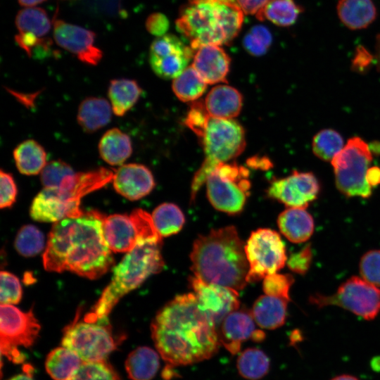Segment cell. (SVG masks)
<instances>
[{
    "label": "cell",
    "mask_w": 380,
    "mask_h": 380,
    "mask_svg": "<svg viewBox=\"0 0 380 380\" xmlns=\"http://www.w3.org/2000/svg\"><path fill=\"white\" fill-rule=\"evenodd\" d=\"M367 182L371 187L380 184V167L378 166L370 167L367 172Z\"/></svg>",
    "instance_id": "cell-50"
},
{
    "label": "cell",
    "mask_w": 380,
    "mask_h": 380,
    "mask_svg": "<svg viewBox=\"0 0 380 380\" xmlns=\"http://www.w3.org/2000/svg\"><path fill=\"white\" fill-rule=\"evenodd\" d=\"M75 172L66 163L57 160L48 163L41 172L40 179L44 187L60 188Z\"/></svg>",
    "instance_id": "cell-41"
},
{
    "label": "cell",
    "mask_w": 380,
    "mask_h": 380,
    "mask_svg": "<svg viewBox=\"0 0 380 380\" xmlns=\"http://www.w3.org/2000/svg\"><path fill=\"white\" fill-rule=\"evenodd\" d=\"M277 224L281 234L296 243L308 241L315 227L312 215L303 208L286 209L279 215Z\"/></svg>",
    "instance_id": "cell-23"
},
{
    "label": "cell",
    "mask_w": 380,
    "mask_h": 380,
    "mask_svg": "<svg viewBox=\"0 0 380 380\" xmlns=\"http://www.w3.org/2000/svg\"><path fill=\"white\" fill-rule=\"evenodd\" d=\"M344 146L342 136L333 129L320 130L314 136L312 141L313 153L324 161H331Z\"/></svg>",
    "instance_id": "cell-37"
},
{
    "label": "cell",
    "mask_w": 380,
    "mask_h": 380,
    "mask_svg": "<svg viewBox=\"0 0 380 380\" xmlns=\"http://www.w3.org/2000/svg\"><path fill=\"white\" fill-rule=\"evenodd\" d=\"M102 227L106 243L115 253L129 251L141 238L162 239L151 215L142 209L134 210L129 215L103 216Z\"/></svg>",
    "instance_id": "cell-11"
},
{
    "label": "cell",
    "mask_w": 380,
    "mask_h": 380,
    "mask_svg": "<svg viewBox=\"0 0 380 380\" xmlns=\"http://www.w3.org/2000/svg\"><path fill=\"white\" fill-rule=\"evenodd\" d=\"M162 239H139L114 267L110 282L84 318L95 320L108 317L124 296L138 288L151 275L162 270Z\"/></svg>",
    "instance_id": "cell-4"
},
{
    "label": "cell",
    "mask_w": 380,
    "mask_h": 380,
    "mask_svg": "<svg viewBox=\"0 0 380 380\" xmlns=\"http://www.w3.org/2000/svg\"><path fill=\"white\" fill-rule=\"evenodd\" d=\"M14 245L18 253L23 256L32 257L44 249V236L35 226L26 224L18 231Z\"/></svg>",
    "instance_id": "cell-38"
},
{
    "label": "cell",
    "mask_w": 380,
    "mask_h": 380,
    "mask_svg": "<svg viewBox=\"0 0 380 380\" xmlns=\"http://www.w3.org/2000/svg\"><path fill=\"white\" fill-rule=\"evenodd\" d=\"M108 317L100 319H75L63 331L62 346L75 353L83 362L103 361L116 349Z\"/></svg>",
    "instance_id": "cell-8"
},
{
    "label": "cell",
    "mask_w": 380,
    "mask_h": 380,
    "mask_svg": "<svg viewBox=\"0 0 380 380\" xmlns=\"http://www.w3.org/2000/svg\"><path fill=\"white\" fill-rule=\"evenodd\" d=\"M294 279L289 274L274 273L263 279L262 289L266 295L290 300L289 290Z\"/></svg>",
    "instance_id": "cell-42"
},
{
    "label": "cell",
    "mask_w": 380,
    "mask_h": 380,
    "mask_svg": "<svg viewBox=\"0 0 380 380\" xmlns=\"http://www.w3.org/2000/svg\"><path fill=\"white\" fill-rule=\"evenodd\" d=\"M231 59L217 45H205L197 49L192 66L207 84L225 82Z\"/></svg>",
    "instance_id": "cell-21"
},
{
    "label": "cell",
    "mask_w": 380,
    "mask_h": 380,
    "mask_svg": "<svg viewBox=\"0 0 380 380\" xmlns=\"http://www.w3.org/2000/svg\"><path fill=\"white\" fill-rule=\"evenodd\" d=\"M214 319L194 293L178 295L152 321V339L170 366L198 363L215 355L220 344Z\"/></svg>",
    "instance_id": "cell-1"
},
{
    "label": "cell",
    "mask_w": 380,
    "mask_h": 380,
    "mask_svg": "<svg viewBox=\"0 0 380 380\" xmlns=\"http://www.w3.org/2000/svg\"><path fill=\"white\" fill-rule=\"evenodd\" d=\"M147 31L157 37L167 34L170 27L167 18L161 13H153L148 16L146 20Z\"/></svg>",
    "instance_id": "cell-48"
},
{
    "label": "cell",
    "mask_w": 380,
    "mask_h": 380,
    "mask_svg": "<svg viewBox=\"0 0 380 380\" xmlns=\"http://www.w3.org/2000/svg\"><path fill=\"white\" fill-rule=\"evenodd\" d=\"M112 111L110 103L106 99L88 97L80 104L77 118L82 129L91 133L103 127L110 121Z\"/></svg>",
    "instance_id": "cell-26"
},
{
    "label": "cell",
    "mask_w": 380,
    "mask_h": 380,
    "mask_svg": "<svg viewBox=\"0 0 380 380\" xmlns=\"http://www.w3.org/2000/svg\"><path fill=\"white\" fill-rule=\"evenodd\" d=\"M251 311L238 308L231 312L220 322L218 331L220 344L234 355L239 352L242 342L248 339L262 341L265 334L257 329Z\"/></svg>",
    "instance_id": "cell-19"
},
{
    "label": "cell",
    "mask_w": 380,
    "mask_h": 380,
    "mask_svg": "<svg viewBox=\"0 0 380 380\" xmlns=\"http://www.w3.org/2000/svg\"><path fill=\"white\" fill-rule=\"evenodd\" d=\"M0 177V207L1 208H10L16 200L17 186L11 174L1 170Z\"/></svg>",
    "instance_id": "cell-46"
},
{
    "label": "cell",
    "mask_w": 380,
    "mask_h": 380,
    "mask_svg": "<svg viewBox=\"0 0 380 380\" xmlns=\"http://www.w3.org/2000/svg\"><path fill=\"white\" fill-rule=\"evenodd\" d=\"M303 8L294 0H269L255 15L259 20H267L279 27L293 25Z\"/></svg>",
    "instance_id": "cell-32"
},
{
    "label": "cell",
    "mask_w": 380,
    "mask_h": 380,
    "mask_svg": "<svg viewBox=\"0 0 380 380\" xmlns=\"http://www.w3.org/2000/svg\"><path fill=\"white\" fill-rule=\"evenodd\" d=\"M360 273L367 282L380 286V250H372L362 255Z\"/></svg>",
    "instance_id": "cell-44"
},
{
    "label": "cell",
    "mask_w": 380,
    "mask_h": 380,
    "mask_svg": "<svg viewBox=\"0 0 380 380\" xmlns=\"http://www.w3.org/2000/svg\"><path fill=\"white\" fill-rule=\"evenodd\" d=\"M172 87L179 100L189 102L200 98L205 91L207 84L191 65L173 79Z\"/></svg>",
    "instance_id": "cell-36"
},
{
    "label": "cell",
    "mask_w": 380,
    "mask_h": 380,
    "mask_svg": "<svg viewBox=\"0 0 380 380\" xmlns=\"http://www.w3.org/2000/svg\"><path fill=\"white\" fill-rule=\"evenodd\" d=\"M269 0H236L244 14H256Z\"/></svg>",
    "instance_id": "cell-49"
},
{
    "label": "cell",
    "mask_w": 380,
    "mask_h": 380,
    "mask_svg": "<svg viewBox=\"0 0 380 380\" xmlns=\"http://www.w3.org/2000/svg\"><path fill=\"white\" fill-rule=\"evenodd\" d=\"M18 33L38 39L47 38L53 23L46 12L39 7H25L18 11L15 20Z\"/></svg>",
    "instance_id": "cell-31"
},
{
    "label": "cell",
    "mask_w": 380,
    "mask_h": 380,
    "mask_svg": "<svg viewBox=\"0 0 380 380\" xmlns=\"http://www.w3.org/2000/svg\"><path fill=\"white\" fill-rule=\"evenodd\" d=\"M372 161V151L365 140L359 137L348 139L331 161L338 190L347 197H370L372 187L366 177Z\"/></svg>",
    "instance_id": "cell-7"
},
{
    "label": "cell",
    "mask_w": 380,
    "mask_h": 380,
    "mask_svg": "<svg viewBox=\"0 0 380 380\" xmlns=\"http://www.w3.org/2000/svg\"><path fill=\"white\" fill-rule=\"evenodd\" d=\"M68 380H120L113 368L106 361L83 362Z\"/></svg>",
    "instance_id": "cell-39"
},
{
    "label": "cell",
    "mask_w": 380,
    "mask_h": 380,
    "mask_svg": "<svg viewBox=\"0 0 380 380\" xmlns=\"http://www.w3.org/2000/svg\"><path fill=\"white\" fill-rule=\"evenodd\" d=\"M189 1L190 3L210 1H222V2H229V3L236 4V0H189Z\"/></svg>",
    "instance_id": "cell-55"
},
{
    "label": "cell",
    "mask_w": 380,
    "mask_h": 380,
    "mask_svg": "<svg viewBox=\"0 0 380 380\" xmlns=\"http://www.w3.org/2000/svg\"><path fill=\"white\" fill-rule=\"evenodd\" d=\"M8 380H34V379H32V376L30 374L25 373V374H18L9 379Z\"/></svg>",
    "instance_id": "cell-54"
},
{
    "label": "cell",
    "mask_w": 380,
    "mask_h": 380,
    "mask_svg": "<svg viewBox=\"0 0 380 380\" xmlns=\"http://www.w3.org/2000/svg\"><path fill=\"white\" fill-rule=\"evenodd\" d=\"M190 258L194 275L205 282L236 291L248 283L245 244L234 226L199 236L193 243Z\"/></svg>",
    "instance_id": "cell-3"
},
{
    "label": "cell",
    "mask_w": 380,
    "mask_h": 380,
    "mask_svg": "<svg viewBox=\"0 0 380 380\" xmlns=\"http://www.w3.org/2000/svg\"><path fill=\"white\" fill-rule=\"evenodd\" d=\"M160 354L153 349L141 346L132 351L125 361V369L132 380H151L160 367Z\"/></svg>",
    "instance_id": "cell-28"
},
{
    "label": "cell",
    "mask_w": 380,
    "mask_h": 380,
    "mask_svg": "<svg viewBox=\"0 0 380 380\" xmlns=\"http://www.w3.org/2000/svg\"><path fill=\"white\" fill-rule=\"evenodd\" d=\"M194 51L178 37L165 34L151 43L149 63L154 73L160 78L174 79L187 68L194 56Z\"/></svg>",
    "instance_id": "cell-14"
},
{
    "label": "cell",
    "mask_w": 380,
    "mask_h": 380,
    "mask_svg": "<svg viewBox=\"0 0 380 380\" xmlns=\"http://www.w3.org/2000/svg\"><path fill=\"white\" fill-rule=\"evenodd\" d=\"M210 116L206 110L204 103L195 102L191 106L186 119V125L198 137L203 132Z\"/></svg>",
    "instance_id": "cell-45"
},
{
    "label": "cell",
    "mask_w": 380,
    "mask_h": 380,
    "mask_svg": "<svg viewBox=\"0 0 380 380\" xmlns=\"http://www.w3.org/2000/svg\"><path fill=\"white\" fill-rule=\"evenodd\" d=\"M312 260V249L310 245L308 244L299 251L292 253L286 262L291 271L303 275L308 271Z\"/></svg>",
    "instance_id": "cell-47"
},
{
    "label": "cell",
    "mask_w": 380,
    "mask_h": 380,
    "mask_svg": "<svg viewBox=\"0 0 380 380\" xmlns=\"http://www.w3.org/2000/svg\"><path fill=\"white\" fill-rule=\"evenodd\" d=\"M13 158L17 169L25 175L41 173L47 164L44 148L33 139L25 140L18 144L13 151Z\"/></svg>",
    "instance_id": "cell-30"
},
{
    "label": "cell",
    "mask_w": 380,
    "mask_h": 380,
    "mask_svg": "<svg viewBox=\"0 0 380 380\" xmlns=\"http://www.w3.org/2000/svg\"><path fill=\"white\" fill-rule=\"evenodd\" d=\"M245 252L249 265L248 283L277 272L287 261L285 245L280 235L271 229L253 232L245 244Z\"/></svg>",
    "instance_id": "cell-13"
},
{
    "label": "cell",
    "mask_w": 380,
    "mask_h": 380,
    "mask_svg": "<svg viewBox=\"0 0 380 380\" xmlns=\"http://www.w3.org/2000/svg\"><path fill=\"white\" fill-rule=\"evenodd\" d=\"M336 10L341 23L353 30L367 27L377 14L372 0H339Z\"/></svg>",
    "instance_id": "cell-25"
},
{
    "label": "cell",
    "mask_w": 380,
    "mask_h": 380,
    "mask_svg": "<svg viewBox=\"0 0 380 380\" xmlns=\"http://www.w3.org/2000/svg\"><path fill=\"white\" fill-rule=\"evenodd\" d=\"M1 305H15L22 298V288L16 276L6 271L0 273Z\"/></svg>",
    "instance_id": "cell-43"
},
{
    "label": "cell",
    "mask_w": 380,
    "mask_h": 380,
    "mask_svg": "<svg viewBox=\"0 0 380 380\" xmlns=\"http://www.w3.org/2000/svg\"><path fill=\"white\" fill-rule=\"evenodd\" d=\"M288 300L269 295L260 296L251 310L255 323L261 328L275 329L281 327L287 314Z\"/></svg>",
    "instance_id": "cell-24"
},
{
    "label": "cell",
    "mask_w": 380,
    "mask_h": 380,
    "mask_svg": "<svg viewBox=\"0 0 380 380\" xmlns=\"http://www.w3.org/2000/svg\"><path fill=\"white\" fill-rule=\"evenodd\" d=\"M198 137L202 141L205 158L191 183L192 201L209 174L219 165L239 156L246 146L244 129L234 119L210 117Z\"/></svg>",
    "instance_id": "cell-6"
},
{
    "label": "cell",
    "mask_w": 380,
    "mask_h": 380,
    "mask_svg": "<svg viewBox=\"0 0 380 380\" xmlns=\"http://www.w3.org/2000/svg\"><path fill=\"white\" fill-rule=\"evenodd\" d=\"M272 43V35L268 28L262 25L252 27L243 39V46L254 56L265 55Z\"/></svg>",
    "instance_id": "cell-40"
},
{
    "label": "cell",
    "mask_w": 380,
    "mask_h": 380,
    "mask_svg": "<svg viewBox=\"0 0 380 380\" xmlns=\"http://www.w3.org/2000/svg\"><path fill=\"white\" fill-rule=\"evenodd\" d=\"M242 96L235 88L227 84L214 87L205 99V107L212 118L233 119L241 112Z\"/></svg>",
    "instance_id": "cell-22"
},
{
    "label": "cell",
    "mask_w": 380,
    "mask_h": 380,
    "mask_svg": "<svg viewBox=\"0 0 380 380\" xmlns=\"http://www.w3.org/2000/svg\"><path fill=\"white\" fill-rule=\"evenodd\" d=\"M248 177V169L235 163H226L217 166L205 182L211 205L229 215L239 214L249 195Z\"/></svg>",
    "instance_id": "cell-9"
},
{
    "label": "cell",
    "mask_w": 380,
    "mask_h": 380,
    "mask_svg": "<svg viewBox=\"0 0 380 380\" xmlns=\"http://www.w3.org/2000/svg\"><path fill=\"white\" fill-rule=\"evenodd\" d=\"M83 361L73 351L61 346L51 350L46 357L45 367L54 380H68Z\"/></svg>",
    "instance_id": "cell-33"
},
{
    "label": "cell",
    "mask_w": 380,
    "mask_h": 380,
    "mask_svg": "<svg viewBox=\"0 0 380 380\" xmlns=\"http://www.w3.org/2000/svg\"><path fill=\"white\" fill-rule=\"evenodd\" d=\"M189 283L199 305L212 316L216 324L239 308L236 290L205 282L194 275L190 277Z\"/></svg>",
    "instance_id": "cell-18"
},
{
    "label": "cell",
    "mask_w": 380,
    "mask_h": 380,
    "mask_svg": "<svg viewBox=\"0 0 380 380\" xmlns=\"http://www.w3.org/2000/svg\"><path fill=\"white\" fill-rule=\"evenodd\" d=\"M270 361L267 355L256 348H246L238 356L236 368L241 376L248 380H259L269 372Z\"/></svg>",
    "instance_id": "cell-34"
},
{
    "label": "cell",
    "mask_w": 380,
    "mask_h": 380,
    "mask_svg": "<svg viewBox=\"0 0 380 380\" xmlns=\"http://www.w3.org/2000/svg\"><path fill=\"white\" fill-rule=\"evenodd\" d=\"M112 180L115 191L130 201L147 196L156 184L151 170L139 163L120 165L113 173Z\"/></svg>",
    "instance_id": "cell-20"
},
{
    "label": "cell",
    "mask_w": 380,
    "mask_h": 380,
    "mask_svg": "<svg viewBox=\"0 0 380 380\" xmlns=\"http://www.w3.org/2000/svg\"><path fill=\"white\" fill-rule=\"evenodd\" d=\"M309 300L318 308L336 305L367 320L374 319L380 312V289L357 277L348 279L332 295L315 293Z\"/></svg>",
    "instance_id": "cell-10"
},
{
    "label": "cell",
    "mask_w": 380,
    "mask_h": 380,
    "mask_svg": "<svg viewBox=\"0 0 380 380\" xmlns=\"http://www.w3.org/2000/svg\"><path fill=\"white\" fill-rule=\"evenodd\" d=\"M45 1L46 0H18V2L24 7H33Z\"/></svg>",
    "instance_id": "cell-52"
},
{
    "label": "cell",
    "mask_w": 380,
    "mask_h": 380,
    "mask_svg": "<svg viewBox=\"0 0 380 380\" xmlns=\"http://www.w3.org/2000/svg\"><path fill=\"white\" fill-rule=\"evenodd\" d=\"M319 191L320 184L313 173L295 170L286 177L272 181L267 194L289 208H306L317 199Z\"/></svg>",
    "instance_id": "cell-15"
},
{
    "label": "cell",
    "mask_w": 380,
    "mask_h": 380,
    "mask_svg": "<svg viewBox=\"0 0 380 380\" xmlns=\"http://www.w3.org/2000/svg\"><path fill=\"white\" fill-rule=\"evenodd\" d=\"M375 64L377 70L380 72V33L376 35L374 53Z\"/></svg>",
    "instance_id": "cell-51"
},
{
    "label": "cell",
    "mask_w": 380,
    "mask_h": 380,
    "mask_svg": "<svg viewBox=\"0 0 380 380\" xmlns=\"http://www.w3.org/2000/svg\"><path fill=\"white\" fill-rule=\"evenodd\" d=\"M153 224L162 237L179 232L185 222L183 212L175 204L164 203L159 205L151 215Z\"/></svg>",
    "instance_id": "cell-35"
},
{
    "label": "cell",
    "mask_w": 380,
    "mask_h": 380,
    "mask_svg": "<svg viewBox=\"0 0 380 380\" xmlns=\"http://www.w3.org/2000/svg\"><path fill=\"white\" fill-rule=\"evenodd\" d=\"M141 94V89L135 80H112L108 95L113 113L117 116H123L137 102Z\"/></svg>",
    "instance_id": "cell-29"
},
{
    "label": "cell",
    "mask_w": 380,
    "mask_h": 380,
    "mask_svg": "<svg viewBox=\"0 0 380 380\" xmlns=\"http://www.w3.org/2000/svg\"><path fill=\"white\" fill-rule=\"evenodd\" d=\"M40 324L32 310L23 312L13 305L0 307V348L1 355L15 363L25 356L19 347L29 348L37 338Z\"/></svg>",
    "instance_id": "cell-12"
},
{
    "label": "cell",
    "mask_w": 380,
    "mask_h": 380,
    "mask_svg": "<svg viewBox=\"0 0 380 380\" xmlns=\"http://www.w3.org/2000/svg\"><path fill=\"white\" fill-rule=\"evenodd\" d=\"M103 216L92 210L55 222L42 257L44 269L70 271L90 279L106 273L114 260L103 236Z\"/></svg>",
    "instance_id": "cell-2"
},
{
    "label": "cell",
    "mask_w": 380,
    "mask_h": 380,
    "mask_svg": "<svg viewBox=\"0 0 380 380\" xmlns=\"http://www.w3.org/2000/svg\"><path fill=\"white\" fill-rule=\"evenodd\" d=\"M243 14L234 3H189L182 10L176 27L194 50L205 45L229 44L241 30Z\"/></svg>",
    "instance_id": "cell-5"
},
{
    "label": "cell",
    "mask_w": 380,
    "mask_h": 380,
    "mask_svg": "<svg viewBox=\"0 0 380 380\" xmlns=\"http://www.w3.org/2000/svg\"><path fill=\"white\" fill-rule=\"evenodd\" d=\"M331 380H359L356 376L350 374H341L332 378Z\"/></svg>",
    "instance_id": "cell-53"
},
{
    "label": "cell",
    "mask_w": 380,
    "mask_h": 380,
    "mask_svg": "<svg viewBox=\"0 0 380 380\" xmlns=\"http://www.w3.org/2000/svg\"><path fill=\"white\" fill-rule=\"evenodd\" d=\"M52 27L53 39L60 47L86 64L96 65L101 61L103 52L94 45L95 32L55 18Z\"/></svg>",
    "instance_id": "cell-17"
},
{
    "label": "cell",
    "mask_w": 380,
    "mask_h": 380,
    "mask_svg": "<svg viewBox=\"0 0 380 380\" xmlns=\"http://www.w3.org/2000/svg\"><path fill=\"white\" fill-rule=\"evenodd\" d=\"M30 214L35 221L55 223L84 213L80 208V200L70 193L57 188L44 187L34 198Z\"/></svg>",
    "instance_id": "cell-16"
},
{
    "label": "cell",
    "mask_w": 380,
    "mask_h": 380,
    "mask_svg": "<svg viewBox=\"0 0 380 380\" xmlns=\"http://www.w3.org/2000/svg\"><path fill=\"white\" fill-rule=\"evenodd\" d=\"M101 158L113 166L122 165L132 153L130 137L118 128L106 131L99 144Z\"/></svg>",
    "instance_id": "cell-27"
}]
</instances>
